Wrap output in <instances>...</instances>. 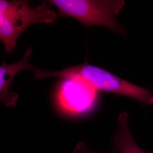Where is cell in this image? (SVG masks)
Segmentation results:
<instances>
[{
	"instance_id": "5b68a950",
	"label": "cell",
	"mask_w": 153,
	"mask_h": 153,
	"mask_svg": "<svg viewBox=\"0 0 153 153\" xmlns=\"http://www.w3.org/2000/svg\"><path fill=\"white\" fill-rule=\"evenodd\" d=\"M32 48H28L22 60L12 64L4 61L0 65V99L7 107H16L19 95L9 90L14 77L19 71L26 69L33 70L34 68L29 64V57Z\"/></svg>"
},
{
	"instance_id": "52a82bcc",
	"label": "cell",
	"mask_w": 153,
	"mask_h": 153,
	"mask_svg": "<svg viewBox=\"0 0 153 153\" xmlns=\"http://www.w3.org/2000/svg\"><path fill=\"white\" fill-rule=\"evenodd\" d=\"M77 149L78 150V151L76 152V153L74 152L73 153H93V152H89V151L88 152L87 150H84V149H82V150H81V151H79V149L78 148H77Z\"/></svg>"
},
{
	"instance_id": "ba28073f",
	"label": "cell",
	"mask_w": 153,
	"mask_h": 153,
	"mask_svg": "<svg viewBox=\"0 0 153 153\" xmlns=\"http://www.w3.org/2000/svg\"></svg>"
},
{
	"instance_id": "8992f818",
	"label": "cell",
	"mask_w": 153,
	"mask_h": 153,
	"mask_svg": "<svg viewBox=\"0 0 153 153\" xmlns=\"http://www.w3.org/2000/svg\"><path fill=\"white\" fill-rule=\"evenodd\" d=\"M128 115L121 112L118 118V128L113 138L115 150L118 153H151L140 148L135 141L128 124Z\"/></svg>"
},
{
	"instance_id": "3957f363",
	"label": "cell",
	"mask_w": 153,
	"mask_h": 153,
	"mask_svg": "<svg viewBox=\"0 0 153 153\" xmlns=\"http://www.w3.org/2000/svg\"><path fill=\"white\" fill-rule=\"evenodd\" d=\"M55 6L59 16H69L86 27L102 26L121 35L126 31L117 22L118 16L125 4L123 0H48Z\"/></svg>"
},
{
	"instance_id": "7a4b0ae2",
	"label": "cell",
	"mask_w": 153,
	"mask_h": 153,
	"mask_svg": "<svg viewBox=\"0 0 153 153\" xmlns=\"http://www.w3.org/2000/svg\"><path fill=\"white\" fill-rule=\"evenodd\" d=\"M26 0L0 1V39L5 51L10 53L16 47L22 33L35 23H53L58 19L48 2L32 7Z\"/></svg>"
},
{
	"instance_id": "277c9868",
	"label": "cell",
	"mask_w": 153,
	"mask_h": 153,
	"mask_svg": "<svg viewBox=\"0 0 153 153\" xmlns=\"http://www.w3.org/2000/svg\"><path fill=\"white\" fill-rule=\"evenodd\" d=\"M97 91L87 82L79 79H66L61 85L58 102L65 111L79 114L93 107Z\"/></svg>"
},
{
	"instance_id": "6da1fadb",
	"label": "cell",
	"mask_w": 153,
	"mask_h": 153,
	"mask_svg": "<svg viewBox=\"0 0 153 153\" xmlns=\"http://www.w3.org/2000/svg\"><path fill=\"white\" fill-rule=\"evenodd\" d=\"M36 79L47 77L79 79L87 82L97 92H108L134 99L142 104H153V93L116 76L102 68L91 65L87 61L60 71H45L34 68Z\"/></svg>"
}]
</instances>
